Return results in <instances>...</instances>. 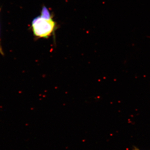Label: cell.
Masks as SVG:
<instances>
[{"mask_svg": "<svg viewBox=\"0 0 150 150\" xmlns=\"http://www.w3.org/2000/svg\"><path fill=\"white\" fill-rule=\"evenodd\" d=\"M56 27V22L52 18L47 19L41 16L34 19L32 23L34 35L39 38H48L53 33Z\"/></svg>", "mask_w": 150, "mask_h": 150, "instance_id": "obj_1", "label": "cell"}, {"mask_svg": "<svg viewBox=\"0 0 150 150\" xmlns=\"http://www.w3.org/2000/svg\"><path fill=\"white\" fill-rule=\"evenodd\" d=\"M40 16L42 18L47 19L52 18V17L49 11L46 7H43L42 11V14Z\"/></svg>", "mask_w": 150, "mask_h": 150, "instance_id": "obj_2", "label": "cell"}, {"mask_svg": "<svg viewBox=\"0 0 150 150\" xmlns=\"http://www.w3.org/2000/svg\"><path fill=\"white\" fill-rule=\"evenodd\" d=\"M0 53H1V55H4V52L3 51V50L2 49L1 47V45H0Z\"/></svg>", "mask_w": 150, "mask_h": 150, "instance_id": "obj_3", "label": "cell"}, {"mask_svg": "<svg viewBox=\"0 0 150 150\" xmlns=\"http://www.w3.org/2000/svg\"><path fill=\"white\" fill-rule=\"evenodd\" d=\"M133 150H140L139 149H138L137 147H135L134 146V147H133Z\"/></svg>", "mask_w": 150, "mask_h": 150, "instance_id": "obj_4", "label": "cell"}, {"mask_svg": "<svg viewBox=\"0 0 150 150\" xmlns=\"http://www.w3.org/2000/svg\"><path fill=\"white\" fill-rule=\"evenodd\" d=\"M0 45H1V44H0Z\"/></svg>", "mask_w": 150, "mask_h": 150, "instance_id": "obj_5", "label": "cell"}]
</instances>
